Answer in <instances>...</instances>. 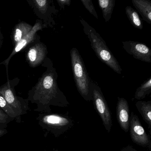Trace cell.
I'll return each mask as SVG.
<instances>
[{"label": "cell", "mask_w": 151, "mask_h": 151, "mask_svg": "<svg viewBox=\"0 0 151 151\" xmlns=\"http://www.w3.org/2000/svg\"><path fill=\"white\" fill-rule=\"evenodd\" d=\"M32 27L33 26L24 22H21L16 24L11 35L14 47L30 32Z\"/></svg>", "instance_id": "obj_13"}, {"label": "cell", "mask_w": 151, "mask_h": 151, "mask_svg": "<svg viewBox=\"0 0 151 151\" xmlns=\"http://www.w3.org/2000/svg\"><path fill=\"white\" fill-rule=\"evenodd\" d=\"M132 5L143 21L151 24V1L148 0H132Z\"/></svg>", "instance_id": "obj_14"}, {"label": "cell", "mask_w": 151, "mask_h": 151, "mask_svg": "<svg viewBox=\"0 0 151 151\" xmlns=\"http://www.w3.org/2000/svg\"><path fill=\"white\" fill-rule=\"evenodd\" d=\"M3 41H4V37L1 32V29H0V49L3 45Z\"/></svg>", "instance_id": "obj_25"}, {"label": "cell", "mask_w": 151, "mask_h": 151, "mask_svg": "<svg viewBox=\"0 0 151 151\" xmlns=\"http://www.w3.org/2000/svg\"><path fill=\"white\" fill-rule=\"evenodd\" d=\"M116 113L117 121L120 127L125 132L129 129V108L128 101L123 98H117Z\"/></svg>", "instance_id": "obj_12"}, {"label": "cell", "mask_w": 151, "mask_h": 151, "mask_svg": "<svg viewBox=\"0 0 151 151\" xmlns=\"http://www.w3.org/2000/svg\"><path fill=\"white\" fill-rule=\"evenodd\" d=\"M13 120L0 108V124H8Z\"/></svg>", "instance_id": "obj_21"}, {"label": "cell", "mask_w": 151, "mask_h": 151, "mask_svg": "<svg viewBox=\"0 0 151 151\" xmlns=\"http://www.w3.org/2000/svg\"><path fill=\"white\" fill-rule=\"evenodd\" d=\"M91 89L94 107L100 116L105 129L109 133L113 125L109 107L100 87L92 79Z\"/></svg>", "instance_id": "obj_7"}, {"label": "cell", "mask_w": 151, "mask_h": 151, "mask_svg": "<svg viewBox=\"0 0 151 151\" xmlns=\"http://www.w3.org/2000/svg\"><path fill=\"white\" fill-rule=\"evenodd\" d=\"M7 127L8 124H0V138H1L8 132L6 129Z\"/></svg>", "instance_id": "obj_23"}, {"label": "cell", "mask_w": 151, "mask_h": 151, "mask_svg": "<svg viewBox=\"0 0 151 151\" xmlns=\"http://www.w3.org/2000/svg\"><path fill=\"white\" fill-rule=\"evenodd\" d=\"M99 6L102 11L103 18L106 22H109L115 6V0H99Z\"/></svg>", "instance_id": "obj_16"}, {"label": "cell", "mask_w": 151, "mask_h": 151, "mask_svg": "<svg viewBox=\"0 0 151 151\" xmlns=\"http://www.w3.org/2000/svg\"><path fill=\"white\" fill-rule=\"evenodd\" d=\"M80 22L84 33L88 38L97 57L116 73L122 74V69L119 63L99 34L84 19H80Z\"/></svg>", "instance_id": "obj_2"}, {"label": "cell", "mask_w": 151, "mask_h": 151, "mask_svg": "<svg viewBox=\"0 0 151 151\" xmlns=\"http://www.w3.org/2000/svg\"><path fill=\"white\" fill-rule=\"evenodd\" d=\"M52 151H59V150H57V149H55V150H52Z\"/></svg>", "instance_id": "obj_26"}, {"label": "cell", "mask_w": 151, "mask_h": 151, "mask_svg": "<svg viewBox=\"0 0 151 151\" xmlns=\"http://www.w3.org/2000/svg\"><path fill=\"white\" fill-rule=\"evenodd\" d=\"M47 28V27L43 23L42 21L39 19L36 20V23L33 25L32 29L31 31L30 32L14 47V49L9 56L5 60L0 63V65H4L6 67L8 80H9L8 73L9 64L11 59L16 54L21 51L24 50L26 47L29 46L31 44H32L39 40H40V37L37 34V32L39 31L42 30L43 29Z\"/></svg>", "instance_id": "obj_8"}, {"label": "cell", "mask_w": 151, "mask_h": 151, "mask_svg": "<svg viewBox=\"0 0 151 151\" xmlns=\"http://www.w3.org/2000/svg\"><path fill=\"white\" fill-rule=\"evenodd\" d=\"M71 1V0H57L58 5L60 8L63 9H64L66 6H70Z\"/></svg>", "instance_id": "obj_22"}, {"label": "cell", "mask_w": 151, "mask_h": 151, "mask_svg": "<svg viewBox=\"0 0 151 151\" xmlns=\"http://www.w3.org/2000/svg\"><path fill=\"white\" fill-rule=\"evenodd\" d=\"M129 129L131 138L135 144L144 147L151 148L150 137L141 124L138 116L133 112H132L130 116Z\"/></svg>", "instance_id": "obj_9"}, {"label": "cell", "mask_w": 151, "mask_h": 151, "mask_svg": "<svg viewBox=\"0 0 151 151\" xmlns=\"http://www.w3.org/2000/svg\"><path fill=\"white\" fill-rule=\"evenodd\" d=\"M35 15L47 27L55 25L54 16L59 12L52 0H27Z\"/></svg>", "instance_id": "obj_6"}, {"label": "cell", "mask_w": 151, "mask_h": 151, "mask_svg": "<svg viewBox=\"0 0 151 151\" xmlns=\"http://www.w3.org/2000/svg\"><path fill=\"white\" fill-rule=\"evenodd\" d=\"M125 13L133 27L138 29L142 30L143 29V23L136 10L129 6H127L125 7Z\"/></svg>", "instance_id": "obj_17"}, {"label": "cell", "mask_w": 151, "mask_h": 151, "mask_svg": "<svg viewBox=\"0 0 151 151\" xmlns=\"http://www.w3.org/2000/svg\"><path fill=\"white\" fill-rule=\"evenodd\" d=\"M41 65L46 70L28 93L29 101L37 105L34 111L48 114L52 112L51 106H68L69 102L58 86V74L52 60L46 57Z\"/></svg>", "instance_id": "obj_1"}, {"label": "cell", "mask_w": 151, "mask_h": 151, "mask_svg": "<svg viewBox=\"0 0 151 151\" xmlns=\"http://www.w3.org/2000/svg\"><path fill=\"white\" fill-rule=\"evenodd\" d=\"M151 93V77L143 83L135 92L134 97L137 100L145 99Z\"/></svg>", "instance_id": "obj_19"}, {"label": "cell", "mask_w": 151, "mask_h": 151, "mask_svg": "<svg viewBox=\"0 0 151 151\" xmlns=\"http://www.w3.org/2000/svg\"><path fill=\"white\" fill-rule=\"evenodd\" d=\"M39 125L56 137L67 132L74 125V121L68 116L58 114L41 113L37 118Z\"/></svg>", "instance_id": "obj_4"}, {"label": "cell", "mask_w": 151, "mask_h": 151, "mask_svg": "<svg viewBox=\"0 0 151 151\" xmlns=\"http://www.w3.org/2000/svg\"><path fill=\"white\" fill-rule=\"evenodd\" d=\"M0 108L7 115H8L13 121L15 120L16 122L20 123L22 119L20 118L14 111L11 106L6 100L4 96L0 93Z\"/></svg>", "instance_id": "obj_18"}, {"label": "cell", "mask_w": 151, "mask_h": 151, "mask_svg": "<svg viewBox=\"0 0 151 151\" xmlns=\"http://www.w3.org/2000/svg\"><path fill=\"white\" fill-rule=\"evenodd\" d=\"M26 53V60L29 66L37 68L41 64L47 57L48 51L47 46L40 40L29 46Z\"/></svg>", "instance_id": "obj_10"}, {"label": "cell", "mask_w": 151, "mask_h": 151, "mask_svg": "<svg viewBox=\"0 0 151 151\" xmlns=\"http://www.w3.org/2000/svg\"><path fill=\"white\" fill-rule=\"evenodd\" d=\"M70 53L72 73L77 89L85 100L92 101L91 79L89 77L82 56L76 47L72 48Z\"/></svg>", "instance_id": "obj_3"}, {"label": "cell", "mask_w": 151, "mask_h": 151, "mask_svg": "<svg viewBox=\"0 0 151 151\" xmlns=\"http://www.w3.org/2000/svg\"><path fill=\"white\" fill-rule=\"evenodd\" d=\"M136 108L143 117V120L151 129V101H138L135 104Z\"/></svg>", "instance_id": "obj_15"}, {"label": "cell", "mask_w": 151, "mask_h": 151, "mask_svg": "<svg viewBox=\"0 0 151 151\" xmlns=\"http://www.w3.org/2000/svg\"><path fill=\"white\" fill-rule=\"evenodd\" d=\"M124 51L133 58L145 62L151 63V49L148 46L139 42L133 41L122 42Z\"/></svg>", "instance_id": "obj_11"}, {"label": "cell", "mask_w": 151, "mask_h": 151, "mask_svg": "<svg viewBox=\"0 0 151 151\" xmlns=\"http://www.w3.org/2000/svg\"><path fill=\"white\" fill-rule=\"evenodd\" d=\"M121 151H137L131 146H128L126 147H124Z\"/></svg>", "instance_id": "obj_24"}, {"label": "cell", "mask_w": 151, "mask_h": 151, "mask_svg": "<svg viewBox=\"0 0 151 151\" xmlns=\"http://www.w3.org/2000/svg\"><path fill=\"white\" fill-rule=\"evenodd\" d=\"M81 2L89 13L93 15L96 19H98L99 17L98 14L91 0H81Z\"/></svg>", "instance_id": "obj_20"}, {"label": "cell", "mask_w": 151, "mask_h": 151, "mask_svg": "<svg viewBox=\"0 0 151 151\" xmlns=\"http://www.w3.org/2000/svg\"><path fill=\"white\" fill-rule=\"evenodd\" d=\"M20 79L15 78L9 80L4 84L0 86V93L4 96L8 103L20 118L26 114L30 109L28 99L17 96L15 87L18 85Z\"/></svg>", "instance_id": "obj_5"}]
</instances>
